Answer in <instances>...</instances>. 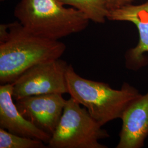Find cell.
Wrapping results in <instances>:
<instances>
[{"label":"cell","mask_w":148,"mask_h":148,"mask_svg":"<svg viewBox=\"0 0 148 148\" xmlns=\"http://www.w3.org/2000/svg\"><path fill=\"white\" fill-rule=\"evenodd\" d=\"M66 46L36 35L19 21L0 25V83L13 84L27 69L60 58Z\"/></svg>","instance_id":"1"},{"label":"cell","mask_w":148,"mask_h":148,"mask_svg":"<svg viewBox=\"0 0 148 148\" xmlns=\"http://www.w3.org/2000/svg\"><path fill=\"white\" fill-rule=\"evenodd\" d=\"M14 14L29 32L54 40L84 31L90 22L82 12L59 0H21Z\"/></svg>","instance_id":"2"},{"label":"cell","mask_w":148,"mask_h":148,"mask_svg":"<svg viewBox=\"0 0 148 148\" xmlns=\"http://www.w3.org/2000/svg\"><path fill=\"white\" fill-rule=\"evenodd\" d=\"M66 79L68 94L86 108L102 126L121 119L127 107L142 95L127 84L121 90H114L107 84L85 79L77 74L70 64L66 70Z\"/></svg>","instance_id":"3"},{"label":"cell","mask_w":148,"mask_h":148,"mask_svg":"<svg viewBox=\"0 0 148 148\" xmlns=\"http://www.w3.org/2000/svg\"><path fill=\"white\" fill-rule=\"evenodd\" d=\"M102 126L73 98L66 100L58 125L48 143L51 148H106L99 140L109 137Z\"/></svg>","instance_id":"4"},{"label":"cell","mask_w":148,"mask_h":148,"mask_svg":"<svg viewBox=\"0 0 148 148\" xmlns=\"http://www.w3.org/2000/svg\"><path fill=\"white\" fill-rule=\"evenodd\" d=\"M68 65L59 58L27 69L12 84L14 100L32 95L68 93L66 79Z\"/></svg>","instance_id":"5"},{"label":"cell","mask_w":148,"mask_h":148,"mask_svg":"<svg viewBox=\"0 0 148 148\" xmlns=\"http://www.w3.org/2000/svg\"><path fill=\"white\" fill-rule=\"evenodd\" d=\"M66 101L62 94H48L26 97L15 103L23 116L52 136L60 120Z\"/></svg>","instance_id":"6"},{"label":"cell","mask_w":148,"mask_h":148,"mask_svg":"<svg viewBox=\"0 0 148 148\" xmlns=\"http://www.w3.org/2000/svg\"><path fill=\"white\" fill-rule=\"evenodd\" d=\"M13 85L0 86V128L22 137L49 143L51 135L43 131L23 116L13 97Z\"/></svg>","instance_id":"7"},{"label":"cell","mask_w":148,"mask_h":148,"mask_svg":"<svg viewBox=\"0 0 148 148\" xmlns=\"http://www.w3.org/2000/svg\"><path fill=\"white\" fill-rule=\"evenodd\" d=\"M117 148H139L148 136V92L134 101L124 111Z\"/></svg>","instance_id":"8"},{"label":"cell","mask_w":148,"mask_h":148,"mask_svg":"<svg viewBox=\"0 0 148 148\" xmlns=\"http://www.w3.org/2000/svg\"><path fill=\"white\" fill-rule=\"evenodd\" d=\"M107 19L131 22L136 26L139 36V42L128 53L127 62H142L143 54L148 52V1L138 5L128 3L111 10Z\"/></svg>","instance_id":"9"},{"label":"cell","mask_w":148,"mask_h":148,"mask_svg":"<svg viewBox=\"0 0 148 148\" xmlns=\"http://www.w3.org/2000/svg\"><path fill=\"white\" fill-rule=\"evenodd\" d=\"M82 12L87 19L96 23H104L109 14V0H59Z\"/></svg>","instance_id":"10"},{"label":"cell","mask_w":148,"mask_h":148,"mask_svg":"<svg viewBox=\"0 0 148 148\" xmlns=\"http://www.w3.org/2000/svg\"><path fill=\"white\" fill-rule=\"evenodd\" d=\"M42 140L22 137L0 128V148H47Z\"/></svg>","instance_id":"11"},{"label":"cell","mask_w":148,"mask_h":148,"mask_svg":"<svg viewBox=\"0 0 148 148\" xmlns=\"http://www.w3.org/2000/svg\"><path fill=\"white\" fill-rule=\"evenodd\" d=\"M134 0H109L110 11L112 9L116 8L122 5L130 3Z\"/></svg>","instance_id":"12"}]
</instances>
